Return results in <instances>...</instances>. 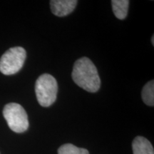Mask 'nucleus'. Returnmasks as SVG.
Here are the masks:
<instances>
[{"mask_svg": "<svg viewBox=\"0 0 154 154\" xmlns=\"http://www.w3.org/2000/svg\"><path fill=\"white\" fill-rule=\"evenodd\" d=\"M72 76L76 85L90 93L98 91L101 86L97 69L87 57H82L76 61Z\"/></svg>", "mask_w": 154, "mask_h": 154, "instance_id": "1", "label": "nucleus"}, {"mask_svg": "<svg viewBox=\"0 0 154 154\" xmlns=\"http://www.w3.org/2000/svg\"><path fill=\"white\" fill-rule=\"evenodd\" d=\"M35 92L40 106L49 107L54 103L58 93V84L56 79L49 74H44L37 79Z\"/></svg>", "mask_w": 154, "mask_h": 154, "instance_id": "2", "label": "nucleus"}, {"mask_svg": "<svg viewBox=\"0 0 154 154\" xmlns=\"http://www.w3.org/2000/svg\"><path fill=\"white\" fill-rule=\"evenodd\" d=\"M3 116L10 129L15 133H23L29 128L28 116L19 103H10L3 109Z\"/></svg>", "mask_w": 154, "mask_h": 154, "instance_id": "3", "label": "nucleus"}, {"mask_svg": "<svg viewBox=\"0 0 154 154\" xmlns=\"http://www.w3.org/2000/svg\"><path fill=\"white\" fill-rule=\"evenodd\" d=\"M26 57V52L24 48H10L0 59V72L5 75L16 74L24 66Z\"/></svg>", "mask_w": 154, "mask_h": 154, "instance_id": "4", "label": "nucleus"}, {"mask_svg": "<svg viewBox=\"0 0 154 154\" xmlns=\"http://www.w3.org/2000/svg\"><path fill=\"white\" fill-rule=\"evenodd\" d=\"M76 0H51L50 7L52 13L57 17H65L72 13L76 8Z\"/></svg>", "mask_w": 154, "mask_h": 154, "instance_id": "5", "label": "nucleus"}, {"mask_svg": "<svg viewBox=\"0 0 154 154\" xmlns=\"http://www.w3.org/2000/svg\"><path fill=\"white\" fill-rule=\"evenodd\" d=\"M134 154H154V150L151 142L143 136H137L133 140Z\"/></svg>", "mask_w": 154, "mask_h": 154, "instance_id": "6", "label": "nucleus"}, {"mask_svg": "<svg viewBox=\"0 0 154 154\" xmlns=\"http://www.w3.org/2000/svg\"><path fill=\"white\" fill-rule=\"evenodd\" d=\"M113 11L116 18L124 19L128 14L129 1L128 0H112L111 1Z\"/></svg>", "mask_w": 154, "mask_h": 154, "instance_id": "7", "label": "nucleus"}, {"mask_svg": "<svg viewBox=\"0 0 154 154\" xmlns=\"http://www.w3.org/2000/svg\"><path fill=\"white\" fill-rule=\"evenodd\" d=\"M142 99L144 103L149 106L154 105V82L150 81L143 86L141 92Z\"/></svg>", "mask_w": 154, "mask_h": 154, "instance_id": "8", "label": "nucleus"}, {"mask_svg": "<svg viewBox=\"0 0 154 154\" xmlns=\"http://www.w3.org/2000/svg\"><path fill=\"white\" fill-rule=\"evenodd\" d=\"M58 154H89L88 150L71 143L63 144L58 149Z\"/></svg>", "mask_w": 154, "mask_h": 154, "instance_id": "9", "label": "nucleus"}, {"mask_svg": "<svg viewBox=\"0 0 154 154\" xmlns=\"http://www.w3.org/2000/svg\"><path fill=\"white\" fill-rule=\"evenodd\" d=\"M151 42H152V45L154 46V36H153H153H152V40H151Z\"/></svg>", "mask_w": 154, "mask_h": 154, "instance_id": "10", "label": "nucleus"}]
</instances>
